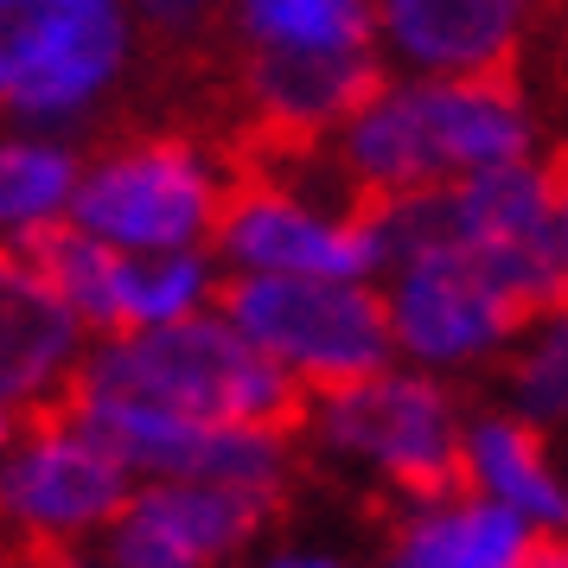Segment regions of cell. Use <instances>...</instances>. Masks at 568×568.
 <instances>
[{
  "mask_svg": "<svg viewBox=\"0 0 568 568\" xmlns=\"http://www.w3.org/2000/svg\"><path fill=\"white\" fill-rule=\"evenodd\" d=\"M134 58L129 0H0V122L78 141L129 90Z\"/></svg>",
  "mask_w": 568,
  "mask_h": 568,
  "instance_id": "52a82bcc",
  "label": "cell"
},
{
  "mask_svg": "<svg viewBox=\"0 0 568 568\" xmlns=\"http://www.w3.org/2000/svg\"><path fill=\"white\" fill-rule=\"evenodd\" d=\"M256 568H358L352 556H338L333 542H275L262 549Z\"/></svg>",
  "mask_w": 568,
  "mask_h": 568,
  "instance_id": "7402d4cb",
  "label": "cell"
},
{
  "mask_svg": "<svg viewBox=\"0 0 568 568\" xmlns=\"http://www.w3.org/2000/svg\"><path fill=\"white\" fill-rule=\"evenodd\" d=\"M236 568H256V556H250V562H236Z\"/></svg>",
  "mask_w": 568,
  "mask_h": 568,
  "instance_id": "83f0119b",
  "label": "cell"
},
{
  "mask_svg": "<svg viewBox=\"0 0 568 568\" xmlns=\"http://www.w3.org/2000/svg\"><path fill=\"white\" fill-rule=\"evenodd\" d=\"M542 0H377V52L396 78H511Z\"/></svg>",
  "mask_w": 568,
  "mask_h": 568,
  "instance_id": "4fadbf2b",
  "label": "cell"
},
{
  "mask_svg": "<svg viewBox=\"0 0 568 568\" xmlns=\"http://www.w3.org/2000/svg\"><path fill=\"white\" fill-rule=\"evenodd\" d=\"M20 428H27V415L13 409V403H0V454H7L13 440H20Z\"/></svg>",
  "mask_w": 568,
  "mask_h": 568,
  "instance_id": "484cf974",
  "label": "cell"
},
{
  "mask_svg": "<svg viewBox=\"0 0 568 568\" xmlns=\"http://www.w3.org/2000/svg\"><path fill=\"white\" fill-rule=\"evenodd\" d=\"M460 486L530 530H568V447L505 403H473L460 435Z\"/></svg>",
  "mask_w": 568,
  "mask_h": 568,
  "instance_id": "9a60e30c",
  "label": "cell"
},
{
  "mask_svg": "<svg viewBox=\"0 0 568 568\" xmlns=\"http://www.w3.org/2000/svg\"><path fill=\"white\" fill-rule=\"evenodd\" d=\"M243 115L268 148H326L384 83L377 0H231Z\"/></svg>",
  "mask_w": 568,
  "mask_h": 568,
  "instance_id": "7a4b0ae2",
  "label": "cell"
},
{
  "mask_svg": "<svg viewBox=\"0 0 568 568\" xmlns=\"http://www.w3.org/2000/svg\"><path fill=\"white\" fill-rule=\"evenodd\" d=\"M326 160L364 205L384 211L542 160V122L511 78L447 83L384 71V83L326 141Z\"/></svg>",
  "mask_w": 568,
  "mask_h": 568,
  "instance_id": "6da1fadb",
  "label": "cell"
},
{
  "mask_svg": "<svg viewBox=\"0 0 568 568\" xmlns=\"http://www.w3.org/2000/svg\"><path fill=\"white\" fill-rule=\"evenodd\" d=\"M562 447H568V440H562Z\"/></svg>",
  "mask_w": 568,
  "mask_h": 568,
  "instance_id": "f1b7e54d",
  "label": "cell"
},
{
  "mask_svg": "<svg viewBox=\"0 0 568 568\" xmlns=\"http://www.w3.org/2000/svg\"><path fill=\"white\" fill-rule=\"evenodd\" d=\"M549 185H556V250H562V287H568V148L549 154Z\"/></svg>",
  "mask_w": 568,
  "mask_h": 568,
  "instance_id": "603a6c76",
  "label": "cell"
},
{
  "mask_svg": "<svg viewBox=\"0 0 568 568\" xmlns=\"http://www.w3.org/2000/svg\"><path fill=\"white\" fill-rule=\"evenodd\" d=\"M282 505L224 486L185 479H141L103 537L109 568H236L256 556L262 530Z\"/></svg>",
  "mask_w": 568,
  "mask_h": 568,
  "instance_id": "7c38bea8",
  "label": "cell"
},
{
  "mask_svg": "<svg viewBox=\"0 0 568 568\" xmlns=\"http://www.w3.org/2000/svg\"><path fill=\"white\" fill-rule=\"evenodd\" d=\"M231 154L185 129H134L83 154L71 231L122 256H192L217 243L231 211Z\"/></svg>",
  "mask_w": 568,
  "mask_h": 568,
  "instance_id": "8992f818",
  "label": "cell"
},
{
  "mask_svg": "<svg viewBox=\"0 0 568 568\" xmlns=\"http://www.w3.org/2000/svg\"><path fill=\"white\" fill-rule=\"evenodd\" d=\"M224 313L301 389V403L396 364L377 282H231Z\"/></svg>",
  "mask_w": 568,
  "mask_h": 568,
  "instance_id": "30bf717a",
  "label": "cell"
},
{
  "mask_svg": "<svg viewBox=\"0 0 568 568\" xmlns=\"http://www.w3.org/2000/svg\"><path fill=\"white\" fill-rule=\"evenodd\" d=\"M460 384H440L415 364H384L377 377L307 396L294 440L301 460L345 486L377 491L389 511L460 486V435H466Z\"/></svg>",
  "mask_w": 568,
  "mask_h": 568,
  "instance_id": "5b68a950",
  "label": "cell"
},
{
  "mask_svg": "<svg viewBox=\"0 0 568 568\" xmlns=\"http://www.w3.org/2000/svg\"><path fill=\"white\" fill-rule=\"evenodd\" d=\"M97 338L64 307L39 256H7L0 250V403L20 415L64 409L83 384Z\"/></svg>",
  "mask_w": 568,
  "mask_h": 568,
  "instance_id": "5bb4252c",
  "label": "cell"
},
{
  "mask_svg": "<svg viewBox=\"0 0 568 568\" xmlns=\"http://www.w3.org/2000/svg\"><path fill=\"white\" fill-rule=\"evenodd\" d=\"M530 568H568V530H556V537L537 542V562Z\"/></svg>",
  "mask_w": 568,
  "mask_h": 568,
  "instance_id": "d4e9b609",
  "label": "cell"
},
{
  "mask_svg": "<svg viewBox=\"0 0 568 568\" xmlns=\"http://www.w3.org/2000/svg\"><path fill=\"white\" fill-rule=\"evenodd\" d=\"M134 486L141 479L129 473V460L78 403L27 415L20 440L0 454V542L27 562L64 549H103Z\"/></svg>",
  "mask_w": 568,
  "mask_h": 568,
  "instance_id": "9c48e42d",
  "label": "cell"
},
{
  "mask_svg": "<svg viewBox=\"0 0 568 568\" xmlns=\"http://www.w3.org/2000/svg\"><path fill=\"white\" fill-rule=\"evenodd\" d=\"M0 568H32V562H27V556H13V549L0 542Z\"/></svg>",
  "mask_w": 568,
  "mask_h": 568,
  "instance_id": "4316f807",
  "label": "cell"
},
{
  "mask_svg": "<svg viewBox=\"0 0 568 568\" xmlns=\"http://www.w3.org/2000/svg\"><path fill=\"white\" fill-rule=\"evenodd\" d=\"M134 13H141V27H166V32H192L205 27L211 13H224L231 0H129Z\"/></svg>",
  "mask_w": 568,
  "mask_h": 568,
  "instance_id": "44dd1931",
  "label": "cell"
},
{
  "mask_svg": "<svg viewBox=\"0 0 568 568\" xmlns=\"http://www.w3.org/2000/svg\"><path fill=\"white\" fill-rule=\"evenodd\" d=\"M491 403L568 440V301H549L517 326L511 352L491 371Z\"/></svg>",
  "mask_w": 568,
  "mask_h": 568,
  "instance_id": "d6986e66",
  "label": "cell"
},
{
  "mask_svg": "<svg viewBox=\"0 0 568 568\" xmlns=\"http://www.w3.org/2000/svg\"><path fill=\"white\" fill-rule=\"evenodd\" d=\"M542 530L498 511L466 486L396 505L377 542V568H530Z\"/></svg>",
  "mask_w": 568,
  "mask_h": 568,
  "instance_id": "2e32d148",
  "label": "cell"
},
{
  "mask_svg": "<svg viewBox=\"0 0 568 568\" xmlns=\"http://www.w3.org/2000/svg\"><path fill=\"white\" fill-rule=\"evenodd\" d=\"M32 568H109L103 549H64V556H39Z\"/></svg>",
  "mask_w": 568,
  "mask_h": 568,
  "instance_id": "cb8c5ba5",
  "label": "cell"
},
{
  "mask_svg": "<svg viewBox=\"0 0 568 568\" xmlns=\"http://www.w3.org/2000/svg\"><path fill=\"white\" fill-rule=\"evenodd\" d=\"M211 256L231 282H377L384 236L326 148H268L236 173Z\"/></svg>",
  "mask_w": 568,
  "mask_h": 568,
  "instance_id": "277c9868",
  "label": "cell"
},
{
  "mask_svg": "<svg viewBox=\"0 0 568 568\" xmlns=\"http://www.w3.org/2000/svg\"><path fill=\"white\" fill-rule=\"evenodd\" d=\"M377 236H384L377 287H384L396 364H415L440 384H473V377L491 384L530 307L447 231L435 199L384 205Z\"/></svg>",
  "mask_w": 568,
  "mask_h": 568,
  "instance_id": "3957f363",
  "label": "cell"
},
{
  "mask_svg": "<svg viewBox=\"0 0 568 568\" xmlns=\"http://www.w3.org/2000/svg\"><path fill=\"white\" fill-rule=\"evenodd\" d=\"M83 154L64 134H32L0 122V250L39 256L58 231H71Z\"/></svg>",
  "mask_w": 568,
  "mask_h": 568,
  "instance_id": "e0dca14e",
  "label": "cell"
},
{
  "mask_svg": "<svg viewBox=\"0 0 568 568\" xmlns=\"http://www.w3.org/2000/svg\"><path fill=\"white\" fill-rule=\"evenodd\" d=\"M78 396H122L141 409L224 422V428H294L301 422V389L236 333L224 307L166 326V333L97 338Z\"/></svg>",
  "mask_w": 568,
  "mask_h": 568,
  "instance_id": "ba28073f",
  "label": "cell"
},
{
  "mask_svg": "<svg viewBox=\"0 0 568 568\" xmlns=\"http://www.w3.org/2000/svg\"><path fill=\"white\" fill-rule=\"evenodd\" d=\"M39 268L52 275V287L64 294V307L83 320V333L103 338L109 333V307H115V268H122V250H109L83 231H58L45 250H39Z\"/></svg>",
  "mask_w": 568,
  "mask_h": 568,
  "instance_id": "ffe728a7",
  "label": "cell"
},
{
  "mask_svg": "<svg viewBox=\"0 0 568 568\" xmlns=\"http://www.w3.org/2000/svg\"><path fill=\"white\" fill-rule=\"evenodd\" d=\"M224 287H231V275L217 268L211 250H192V256H122L103 338L166 333V326H185V320H205V313L224 307Z\"/></svg>",
  "mask_w": 568,
  "mask_h": 568,
  "instance_id": "ac0fdd59",
  "label": "cell"
},
{
  "mask_svg": "<svg viewBox=\"0 0 568 568\" xmlns=\"http://www.w3.org/2000/svg\"><path fill=\"white\" fill-rule=\"evenodd\" d=\"M109 447L129 460L134 479H185V486H224L282 505L301 473L294 428H224V422H185L166 409H141L122 396H71Z\"/></svg>",
  "mask_w": 568,
  "mask_h": 568,
  "instance_id": "8fae6325",
  "label": "cell"
}]
</instances>
